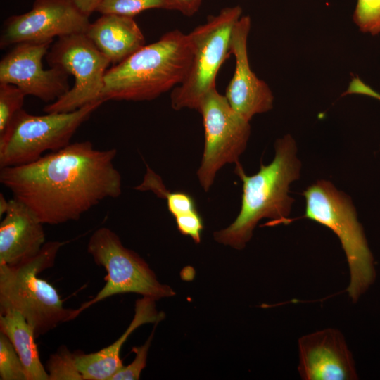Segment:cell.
<instances>
[{"mask_svg":"<svg viewBox=\"0 0 380 380\" xmlns=\"http://www.w3.org/2000/svg\"><path fill=\"white\" fill-rule=\"evenodd\" d=\"M86 36L113 65L145 46V37L134 18L103 14L90 23Z\"/></svg>","mask_w":380,"mask_h":380,"instance_id":"cell-17","label":"cell"},{"mask_svg":"<svg viewBox=\"0 0 380 380\" xmlns=\"http://www.w3.org/2000/svg\"><path fill=\"white\" fill-rule=\"evenodd\" d=\"M0 332L13 345L23 364L27 380H49L48 373L39 358L34 331L19 312L8 310L0 313Z\"/></svg>","mask_w":380,"mask_h":380,"instance_id":"cell-18","label":"cell"},{"mask_svg":"<svg viewBox=\"0 0 380 380\" xmlns=\"http://www.w3.org/2000/svg\"><path fill=\"white\" fill-rule=\"evenodd\" d=\"M50 67L62 68L75 78L72 89L44 108L48 113L71 112L97 101L102 91L108 59L84 33L58 37L46 54Z\"/></svg>","mask_w":380,"mask_h":380,"instance_id":"cell-10","label":"cell"},{"mask_svg":"<svg viewBox=\"0 0 380 380\" xmlns=\"http://www.w3.org/2000/svg\"><path fill=\"white\" fill-rule=\"evenodd\" d=\"M353 19L362 32L380 34V0H357Z\"/></svg>","mask_w":380,"mask_h":380,"instance_id":"cell-24","label":"cell"},{"mask_svg":"<svg viewBox=\"0 0 380 380\" xmlns=\"http://www.w3.org/2000/svg\"><path fill=\"white\" fill-rule=\"evenodd\" d=\"M9 200H7L4 196L1 194H0V216L1 217L2 215H4L8 206Z\"/></svg>","mask_w":380,"mask_h":380,"instance_id":"cell-29","label":"cell"},{"mask_svg":"<svg viewBox=\"0 0 380 380\" xmlns=\"http://www.w3.org/2000/svg\"><path fill=\"white\" fill-rule=\"evenodd\" d=\"M191 56L188 34L179 30L166 32L106 72L102 99H155L182 83Z\"/></svg>","mask_w":380,"mask_h":380,"instance_id":"cell-3","label":"cell"},{"mask_svg":"<svg viewBox=\"0 0 380 380\" xmlns=\"http://www.w3.org/2000/svg\"><path fill=\"white\" fill-rule=\"evenodd\" d=\"M52 42H21L6 54L0 62V83L18 87L26 96L44 102H54L69 90V74L62 68L44 70L42 58Z\"/></svg>","mask_w":380,"mask_h":380,"instance_id":"cell-12","label":"cell"},{"mask_svg":"<svg viewBox=\"0 0 380 380\" xmlns=\"http://www.w3.org/2000/svg\"><path fill=\"white\" fill-rule=\"evenodd\" d=\"M43 223L13 198L0 223V265L15 266L36 256L45 242Z\"/></svg>","mask_w":380,"mask_h":380,"instance_id":"cell-15","label":"cell"},{"mask_svg":"<svg viewBox=\"0 0 380 380\" xmlns=\"http://www.w3.org/2000/svg\"><path fill=\"white\" fill-rule=\"evenodd\" d=\"M134 189L140 191H152L158 197L165 199L168 210L175 219L198 210L190 194L167 190L161 177L148 165L142 182Z\"/></svg>","mask_w":380,"mask_h":380,"instance_id":"cell-19","label":"cell"},{"mask_svg":"<svg viewBox=\"0 0 380 380\" xmlns=\"http://www.w3.org/2000/svg\"><path fill=\"white\" fill-rule=\"evenodd\" d=\"M175 222L182 234L191 237L196 243L201 241L203 222L198 210L175 219Z\"/></svg>","mask_w":380,"mask_h":380,"instance_id":"cell-26","label":"cell"},{"mask_svg":"<svg viewBox=\"0 0 380 380\" xmlns=\"http://www.w3.org/2000/svg\"><path fill=\"white\" fill-rule=\"evenodd\" d=\"M156 301L146 296L137 300L134 317L129 325L110 345L91 353L75 351L77 366L83 380H110L124 366L120 350L130 334L143 324H158L165 317L163 312L157 310Z\"/></svg>","mask_w":380,"mask_h":380,"instance_id":"cell-16","label":"cell"},{"mask_svg":"<svg viewBox=\"0 0 380 380\" xmlns=\"http://www.w3.org/2000/svg\"><path fill=\"white\" fill-rule=\"evenodd\" d=\"M251 25L250 17L244 15L233 29L231 53L235 57V69L225 94L232 108L248 121L256 114L270 110L274 101L269 86L250 67L247 40Z\"/></svg>","mask_w":380,"mask_h":380,"instance_id":"cell-14","label":"cell"},{"mask_svg":"<svg viewBox=\"0 0 380 380\" xmlns=\"http://www.w3.org/2000/svg\"><path fill=\"white\" fill-rule=\"evenodd\" d=\"M298 371L303 380H355V361L343 334L326 328L298 341Z\"/></svg>","mask_w":380,"mask_h":380,"instance_id":"cell-13","label":"cell"},{"mask_svg":"<svg viewBox=\"0 0 380 380\" xmlns=\"http://www.w3.org/2000/svg\"><path fill=\"white\" fill-rule=\"evenodd\" d=\"M303 196L306 202L303 217L330 229L341 243L350 274L346 291L355 303L374 282L376 272L353 202L348 195L324 179L309 186Z\"/></svg>","mask_w":380,"mask_h":380,"instance_id":"cell-5","label":"cell"},{"mask_svg":"<svg viewBox=\"0 0 380 380\" xmlns=\"http://www.w3.org/2000/svg\"><path fill=\"white\" fill-rule=\"evenodd\" d=\"M115 148L96 149L89 141L67 146L23 165L0 168V182L44 224L78 220L122 194L114 165Z\"/></svg>","mask_w":380,"mask_h":380,"instance_id":"cell-1","label":"cell"},{"mask_svg":"<svg viewBox=\"0 0 380 380\" xmlns=\"http://www.w3.org/2000/svg\"><path fill=\"white\" fill-rule=\"evenodd\" d=\"M65 244L58 241L46 242L36 256L20 265H0V313L8 310L19 312L36 338L80 314L77 308H65L55 287L38 277L54 265Z\"/></svg>","mask_w":380,"mask_h":380,"instance_id":"cell-4","label":"cell"},{"mask_svg":"<svg viewBox=\"0 0 380 380\" xmlns=\"http://www.w3.org/2000/svg\"><path fill=\"white\" fill-rule=\"evenodd\" d=\"M152 8L170 10L166 0H102L96 11L134 18L144 11Z\"/></svg>","mask_w":380,"mask_h":380,"instance_id":"cell-21","label":"cell"},{"mask_svg":"<svg viewBox=\"0 0 380 380\" xmlns=\"http://www.w3.org/2000/svg\"><path fill=\"white\" fill-rule=\"evenodd\" d=\"M197 111L202 117L205 142L196 175L207 192L223 166L239 162L246 148L251 126L250 121L235 111L216 87L203 97Z\"/></svg>","mask_w":380,"mask_h":380,"instance_id":"cell-9","label":"cell"},{"mask_svg":"<svg viewBox=\"0 0 380 380\" xmlns=\"http://www.w3.org/2000/svg\"><path fill=\"white\" fill-rule=\"evenodd\" d=\"M274 148L272 161L261 163L259 171L253 175H247L239 162L235 163L234 172L243 183L241 209L231 224L214 232L217 243L241 250L262 219H270L268 225L272 226L290 222L293 199L289 195V187L299 178L301 164L290 134L277 139Z\"/></svg>","mask_w":380,"mask_h":380,"instance_id":"cell-2","label":"cell"},{"mask_svg":"<svg viewBox=\"0 0 380 380\" xmlns=\"http://www.w3.org/2000/svg\"><path fill=\"white\" fill-rule=\"evenodd\" d=\"M103 103L97 101L74 111L44 115H32L22 108L0 135V168L31 163L46 151L67 146L77 129Z\"/></svg>","mask_w":380,"mask_h":380,"instance_id":"cell-7","label":"cell"},{"mask_svg":"<svg viewBox=\"0 0 380 380\" xmlns=\"http://www.w3.org/2000/svg\"><path fill=\"white\" fill-rule=\"evenodd\" d=\"M240 6L222 8L188 34L191 61L184 80L170 94L172 108L198 110L203 97L215 88L219 70L231 53L233 29L241 18Z\"/></svg>","mask_w":380,"mask_h":380,"instance_id":"cell-6","label":"cell"},{"mask_svg":"<svg viewBox=\"0 0 380 380\" xmlns=\"http://www.w3.org/2000/svg\"><path fill=\"white\" fill-rule=\"evenodd\" d=\"M26 95L15 85L0 83V135L22 109Z\"/></svg>","mask_w":380,"mask_h":380,"instance_id":"cell-23","label":"cell"},{"mask_svg":"<svg viewBox=\"0 0 380 380\" xmlns=\"http://www.w3.org/2000/svg\"><path fill=\"white\" fill-rule=\"evenodd\" d=\"M170 10L178 11L186 16H192L197 13L203 0H166Z\"/></svg>","mask_w":380,"mask_h":380,"instance_id":"cell-27","label":"cell"},{"mask_svg":"<svg viewBox=\"0 0 380 380\" xmlns=\"http://www.w3.org/2000/svg\"><path fill=\"white\" fill-rule=\"evenodd\" d=\"M87 251L107 274L103 288L77 308L80 313L98 302L121 293H134L156 300L175 295L170 286L158 280L138 253L123 246L118 235L110 228L102 227L95 230L89 237Z\"/></svg>","mask_w":380,"mask_h":380,"instance_id":"cell-8","label":"cell"},{"mask_svg":"<svg viewBox=\"0 0 380 380\" xmlns=\"http://www.w3.org/2000/svg\"><path fill=\"white\" fill-rule=\"evenodd\" d=\"M154 329L146 342L140 346L132 348L135 353L134 360L128 365L123 366L118 371L110 380H138L140 378L142 370L146 365L148 353L151 344Z\"/></svg>","mask_w":380,"mask_h":380,"instance_id":"cell-25","label":"cell"},{"mask_svg":"<svg viewBox=\"0 0 380 380\" xmlns=\"http://www.w3.org/2000/svg\"><path fill=\"white\" fill-rule=\"evenodd\" d=\"M102 0H74L76 6L85 15H89L96 11Z\"/></svg>","mask_w":380,"mask_h":380,"instance_id":"cell-28","label":"cell"},{"mask_svg":"<svg viewBox=\"0 0 380 380\" xmlns=\"http://www.w3.org/2000/svg\"><path fill=\"white\" fill-rule=\"evenodd\" d=\"M0 379L27 380L23 364L10 339L0 332Z\"/></svg>","mask_w":380,"mask_h":380,"instance_id":"cell-22","label":"cell"},{"mask_svg":"<svg viewBox=\"0 0 380 380\" xmlns=\"http://www.w3.org/2000/svg\"><path fill=\"white\" fill-rule=\"evenodd\" d=\"M49 380H83L76 363V353L61 346L51 354L45 365Z\"/></svg>","mask_w":380,"mask_h":380,"instance_id":"cell-20","label":"cell"},{"mask_svg":"<svg viewBox=\"0 0 380 380\" xmlns=\"http://www.w3.org/2000/svg\"><path fill=\"white\" fill-rule=\"evenodd\" d=\"M89 25V16L74 0H35L30 11L12 15L4 22L0 47L53 42L55 37L85 33Z\"/></svg>","mask_w":380,"mask_h":380,"instance_id":"cell-11","label":"cell"}]
</instances>
